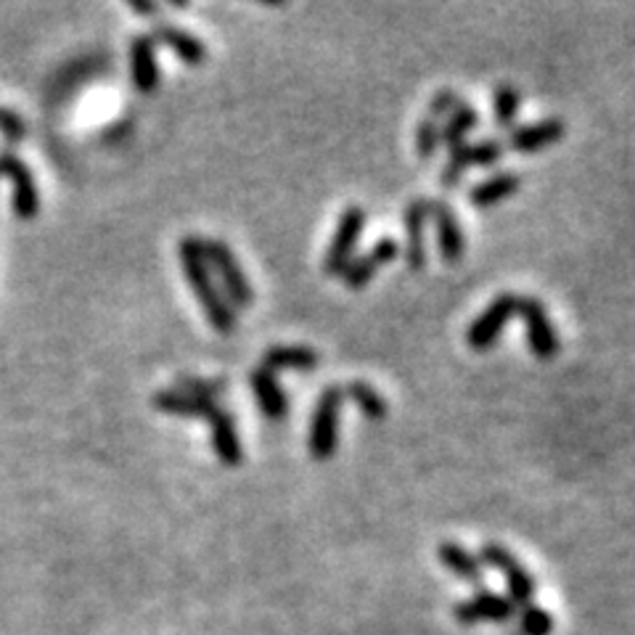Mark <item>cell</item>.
<instances>
[{
  "instance_id": "12",
  "label": "cell",
  "mask_w": 635,
  "mask_h": 635,
  "mask_svg": "<svg viewBox=\"0 0 635 635\" xmlns=\"http://www.w3.org/2000/svg\"><path fill=\"white\" fill-rule=\"evenodd\" d=\"M429 220L435 222L437 249H440L443 262L445 266H458L466 254V236L452 207L448 201L429 199Z\"/></svg>"
},
{
  "instance_id": "1",
  "label": "cell",
  "mask_w": 635,
  "mask_h": 635,
  "mask_svg": "<svg viewBox=\"0 0 635 635\" xmlns=\"http://www.w3.org/2000/svg\"><path fill=\"white\" fill-rule=\"evenodd\" d=\"M178 254L186 283L196 294V302H199L201 310H205L209 326L220 331V334H233L236 326H239V318H236V310L228 305V300L222 296L218 281H215L212 270L207 266L205 239L196 233L184 236L178 244Z\"/></svg>"
},
{
  "instance_id": "22",
  "label": "cell",
  "mask_w": 635,
  "mask_h": 635,
  "mask_svg": "<svg viewBox=\"0 0 635 635\" xmlns=\"http://www.w3.org/2000/svg\"><path fill=\"white\" fill-rule=\"evenodd\" d=\"M342 392H344V400L353 403L355 408L368 418V421H384V418H387L389 414L387 400H384L382 392L376 387H371L368 382L353 379L344 384Z\"/></svg>"
},
{
  "instance_id": "23",
  "label": "cell",
  "mask_w": 635,
  "mask_h": 635,
  "mask_svg": "<svg viewBox=\"0 0 635 635\" xmlns=\"http://www.w3.org/2000/svg\"><path fill=\"white\" fill-rule=\"evenodd\" d=\"M477 125H479L477 110L471 104H466V101H461V104H458L456 110L443 119V125H440L443 146L450 152V148L466 144V138L475 133Z\"/></svg>"
},
{
  "instance_id": "11",
  "label": "cell",
  "mask_w": 635,
  "mask_h": 635,
  "mask_svg": "<svg viewBox=\"0 0 635 635\" xmlns=\"http://www.w3.org/2000/svg\"><path fill=\"white\" fill-rule=\"evenodd\" d=\"M427 222H429V199H414L403 212L405 249L403 260L410 273L427 268Z\"/></svg>"
},
{
  "instance_id": "9",
  "label": "cell",
  "mask_w": 635,
  "mask_h": 635,
  "mask_svg": "<svg viewBox=\"0 0 635 635\" xmlns=\"http://www.w3.org/2000/svg\"><path fill=\"white\" fill-rule=\"evenodd\" d=\"M0 175L13 184V215L24 222L35 220L40 212V194L30 167L19 157H13V154L3 152L0 154Z\"/></svg>"
},
{
  "instance_id": "19",
  "label": "cell",
  "mask_w": 635,
  "mask_h": 635,
  "mask_svg": "<svg viewBox=\"0 0 635 635\" xmlns=\"http://www.w3.org/2000/svg\"><path fill=\"white\" fill-rule=\"evenodd\" d=\"M437 559L445 570L456 574L458 580L469 585H479L485 577V564L479 562V556L475 551L464 549L461 543H452V540H445V543L437 545Z\"/></svg>"
},
{
  "instance_id": "31",
  "label": "cell",
  "mask_w": 635,
  "mask_h": 635,
  "mask_svg": "<svg viewBox=\"0 0 635 635\" xmlns=\"http://www.w3.org/2000/svg\"><path fill=\"white\" fill-rule=\"evenodd\" d=\"M0 135H3L9 144H22L27 138V123L17 112L0 110Z\"/></svg>"
},
{
  "instance_id": "10",
  "label": "cell",
  "mask_w": 635,
  "mask_h": 635,
  "mask_svg": "<svg viewBox=\"0 0 635 635\" xmlns=\"http://www.w3.org/2000/svg\"><path fill=\"white\" fill-rule=\"evenodd\" d=\"M397 257H400V244H397L395 239H389V236H384L366 254H355V260L344 268V287L353 289V292H361V289H366L368 283L374 281V275L379 273L382 268H387Z\"/></svg>"
},
{
  "instance_id": "25",
  "label": "cell",
  "mask_w": 635,
  "mask_h": 635,
  "mask_svg": "<svg viewBox=\"0 0 635 635\" xmlns=\"http://www.w3.org/2000/svg\"><path fill=\"white\" fill-rule=\"evenodd\" d=\"M175 389L186 392V395L196 397V400H207V403H218L222 395L228 392L226 379H199V376H180L175 382Z\"/></svg>"
},
{
  "instance_id": "26",
  "label": "cell",
  "mask_w": 635,
  "mask_h": 635,
  "mask_svg": "<svg viewBox=\"0 0 635 635\" xmlns=\"http://www.w3.org/2000/svg\"><path fill=\"white\" fill-rule=\"evenodd\" d=\"M517 620H519V635H551L553 627H556L553 614L538 604L522 606V610L517 612Z\"/></svg>"
},
{
  "instance_id": "20",
  "label": "cell",
  "mask_w": 635,
  "mask_h": 635,
  "mask_svg": "<svg viewBox=\"0 0 635 635\" xmlns=\"http://www.w3.org/2000/svg\"><path fill=\"white\" fill-rule=\"evenodd\" d=\"M519 188H522V178H519L517 173H496L490 175V178L479 180L477 186H471L469 205L479 209L496 207L501 205V201L511 199Z\"/></svg>"
},
{
  "instance_id": "21",
  "label": "cell",
  "mask_w": 635,
  "mask_h": 635,
  "mask_svg": "<svg viewBox=\"0 0 635 635\" xmlns=\"http://www.w3.org/2000/svg\"><path fill=\"white\" fill-rule=\"evenodd\" d=\"M154 408L162 410L167 416H184V418H207L220 408L218 403H207V400H196V397L186 395V392L178 389H162L154 395Z\"/></svg>"
},
{
  "instance_id": "18",
  "label": "cell",
  "mask_w": 635,
  "mask_h": 635,
  "mask_svg": "<svg viewBox=\"0 0 635 635\" xmlns=\"http://www.w3.org/2000/svg\"><path fill=\"white\" fill-rule=\"evenodd\" d=\"M321 366V355L315 353L308 344H275L262 355V368L273 371H300V374H310Z\"/></svg>"
},
{
  "instance_id": "13",
  "label": "cell",
  "mask_w": 635,
  "mask_h": 635,
  "mask_svg": "<svg viewBox=\"0 0 635 635\" xmlns=\"http://www.w3.org/2000/svg\"><path fill=\"white\" fill-rule=\"evenodd\" d=\"M566 135V125L564 119L559 117H545L538 119V123L513 127L509 131V138H506V148L513 154H538L543 148H549L553 144H559Z\"/></svg>"
},
{
  "instance_id": "15",
  "label": "cell",
  "mask_w": 635,
  "mask_h": 635,
  "mask_svg": "<svg viewBox=\"0 0 635 635\" xmlns=\"http://www.w3.org/2000/svg\"><path fill=\"white\" fill-rule=\"evenodd\" d=\"M131 74L135 91L152 96L159 87V64H157V43L152 35H135L131 43Z\"/></svg>"
},
{
  "instance_id": "8",
  "label": "cell",
  "mask_w": 635,
  "mask_h": 635,
  "mask_svg": "<svg viewBox=\"0 0 635 635\" xmlns=\"http://www.w3.org/2000/svg\"><path fill=\"white\" fill-rule=\"evenodd\" d=\"M517 606L511 604L509 596H503V593H496V591H485V587H479L471 598H464L458 601L456 606H452V617L458 620L461 625H477V623H511L513 617H517Z\"/></svg>"
},
{
  "instance_id": "30",
  "label": "cell",
  "mask_w": 635,
  "mask_h": 635,
  "mask_svg": "<svg viewBox=\"0 0 635 635\" xmlns=\"http://www.w3.org/2000/svg\"><path fill=\"white\" fill-rule=\"evenodd\" d=\"M458 104H461V96H458L456 87H443V91H437L435 96H431L427 117L437 119V123H443V119L448 117V114L456 110Z\"/></svg>"
},
{
  "instance_id": "16",
  "label": "cell",
  "mask_w": 635,
  "mask_h": 635,
  "mask_svg": "<svg viewBox=\"0 0 635 635\" xmlns=\"http://www.w3.org/2000/svg\"><path fill=\"white\" fill-rule=\"evenodd\" d=\"M209 424V435H212V450L218 456V461L222 466H239L241 458H244V450H241V437L239 427H236L233 414H228L226 408H218L212 416L207 418Z\"/></svg>"
},
{
  "instance_id": "32",
  "label": "cell",
  "mask_w": 635,
  "mask_h": 635,
  "mask_svg": "<svg viewBox=\"0 0 635 635\" xmlns=\"http://www.w3.org/2000/svg\"><path fill=\"white\" fill-rule=\"evenodd\" d=\"M131 9L135 13H144V17H157L159 13L157 3H140V0H131Z\"/></svg>"
},
{
  "instance_id": "14",
  "label": "cell",
  "mask_w": 635,
  "mask_h": 635,
  "mask_svg": "<svg viewBox=\"0 0 635 635\" xmlns=\"http://www.w3.org/2000/svg\"><path fill=\"white\" fill-rule=\"evenodd\" d=\"M249 389H252L257 405H260L262 416L270 418V421H283L289 414V397L287 389L281 387L279 374L268 368H254L249 374Z\"/></svg>"
},
{
  "instance_id": "28",
  "label": "cell",
  "mask_w": 635,
  "mask_h": 635,
  "mask_svg": "<svg viewBox=\"0 0 635 635\" xmlns=\"http://www.w3.org/2000/svg\"><path fill=\"white\" fill-rule=\"evenodd\" d=\"M469 170H471V157H469V140H466V144L450 148L448 152V159H445V167L440 173V184L445 188L458 186Z\"/></svg>"
},
{
  "instance_id": "17",
  "label": "cell",
  "mask_w": 635,
  "mask_h": 635,
  "mask_svg": "<svg viewBox=\"0 0 635 635\" xmlns=\"http://www.w3.org/2000/svg\"><path fill=\"white\" fill-rule=\"evenodd\" d=\"M154 43L167 45L180 62L188 66H201L207 62V45L201 43L199 38L191 35V32L180 30V27L167 24V22H157L154 27Z\"/></svg>"
},
{
  "instance_id": "7",
  "label": "cell",
  "mask_w": 635,
  "mask_h": 635,
  "mask_svg": "<svg viewBox=\"0 0 635 635\" xmlns=\"http://www.w3.org/2000/svg\"><path fill=\"white\" fill-rule=\"evenodd\" d=\"M517 296L511 292L498 294L488 308L479 313L475 321L466 329V344H469L475 353H488L501 340L503 329L517 318Z\"/></svg>"
},
{
  "instance_id": "3",
  "label": "cell",
  "mask_w": 635,
  "mask_h": 635,
  "mask_svg": "<svg viewBox=\"0 0 635 635\" xmlns=\"http://www.w3.org/2000/svg\"><path fill=\"white\" fill-rule=\"evenodd\" d=\"M344 392L331 384L318 395V403L310 416L308 429V450L315 461H329L340 448V418H342Z\"/></svg>"
},
{
  "instance_id": "2",
  "label": "cell",
  "mask_w": 635,
  "mask_h": 635,
  "mask_svg": "<svg viewBox=\"0 0 635 635\" xmlns=\"http://www.w3.org/2000/svg\"><path fill=\"white\" fill-rule=\"evenodd\" d=\"M205 257L207 266L218 279V287L228 305L233 310H247L254 305V289L249 283L244 268L236 260L233 249L222 239H205Z\"/></svg>"
},
{
  "instance_id": "4",
  "label": "cell",
  "mask_w": 635,
  "mask_h": 635,
  "mask_svg": "<svg viewBox=\"0 0 635 635\" xmlns=\"http://www.w3.org/2000/svg\"><path fill=\"white\" fill-rule=\"evenodd\" d=\"M477 556L485 566H492V570L501 574L506 587H509V593H506V596L511 598V604L517 606V610L535 604V593H538L535 577H532V572L527 570V566L519 562V559L513 556V553L506 549V545L485 543L482 549H479Z\"/></svg>"
},
{
  "instance_id": "6",
  "label": "cell",
  "mask_w": 635,
  "mask_h": 635,
  "mask_svg": "<svg viewBox=\"0 0 635 635\" xmlns=\"http://www.w3.org/2000/svg\"><path fill=\"white\" fill-rule=\"evenodd\" d=\"M517 318H522L524 323V336L530 353L543 363L553 361V357L559 355V350H562V340H559V331L553 326L543 302L530 294L517 296Z\"/></svg>"
},
{
  "instance_id": "27",
  "label": "cell",
  "mask_w": 635,
  "mask_h": 635,
  "mask_svg": "<svg viewBox=\"0 0 635 635\" xmlns=\"http://www.w3.org/2000/svg\"><path fill=\"white\" fill-rule=\"evenodd\" d=\"M440 125L437 119L431 117H421L418 119V127H416V154L421 162H429L437 157V152H440L443 140H440Z\"/></svg>"
},
{
  "instance_id": "24",
  "label": "cell",
  "mask_w": 635,
  "mask_h": 635,
  "mask_svg": "<svg viewBox=\"0 0 635 635\" xmlns=\"http://www.w3.org/2000/svg\"><path fill=\"white\" fill-rule=\"evenodd\" d=\"M519 110H522V93L509 83L498 85L496 93H492V114H496L498 127L513 131V127H517Z\"/></svg>"
},
{
  "instance_id": "29",
  "label": "cell",
  "mask_w": 635,
  "mask_h": 635,
  "mask_svg": "<svg viewBox=\"0 0 635 635\" xmlns=\"http://www.w3.org/2000/svg\"><path fill=\"white\" fill-rule=\"evenodd\" d=\"M506 154V146L501 138H482L469 144V157H471V167H492L501 162Z\"/></svg>"
},
{
  "instance_id": "5",
  "label": "cell",
  "mask_w": 635,
  "mask_h": 635,
  "mask_svg": "<svg viewBox=\"0 0 635 635\" xmlns=\"http://www.w3.org/2000/svg\"><path fill=\"white\" fill-rule=\"evenodd\" d=\"M368 226V212L363 207H347L336 220L334 236H331L326 257H323V273L342 279L344 268L355 260V249L361 244Z\"/></svg>"
}]
</instances>
